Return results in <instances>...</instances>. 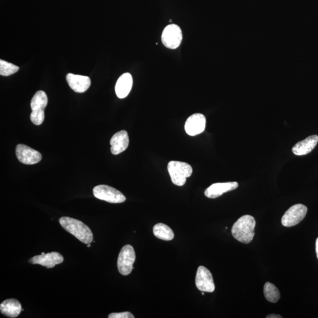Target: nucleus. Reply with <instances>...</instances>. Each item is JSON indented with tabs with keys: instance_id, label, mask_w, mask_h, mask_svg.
Returning a JSON list of instances; mask_svg holds the SVG:
<instances>
[{
	"instance_id": "39448f33",
	"label": "nucleus",
	"mask_w": 318,
	"mask_h": 318,
	"mask_svg": "<svg viewBox=\"0 0 318 318\" xmlns=\"http://www.w3.org/2000/svg\"><path fill=\"white\" fill-rule=\"evenodd\" d=\"M136 254L134 248L127 245L121 249L117 260V268L120 273L128 275L134 269Z\"/></svg>"
},
{
	"instance_id": "a211bd4d",
	"label": "nucleus",
	"mask_w": 318,
	"mask_h": 318,
	"mask_svg": "<svg viewBox=\"0 0 318 318\" xmlns=\"http://www.w3.org/2000/svg\"><path fill=\"white\" fill-rule=\"evenodd\" d=\"M22 311L21 303L16 299H7L0 305L1 313L7 317L16 318L21 313Z\"/></svg>"
},
{
	"instance_id": "5701e85b",
	"label": "nucleus",
	"mask_w": 318,
	"mask_h": 318,
	"mask_svg": "<svg viewBox=\"0 0 318 318\" xmlns=\"http://www.w3.org/2000/svg\"><path fill=\"white\" fill-rule=\"evenodd\" d=\"M267 318H282V317L280 316L279 315H276V314H271L268 315L267 317Z\"/></svg>"
},
{
	"instance_id": "b1692460",
	"label": "nucleus",
	"mask_w": 318,
	"mask_h": 318,
	"mask_svg": "<svg viewBox=\"0 0 318 318\" xmlns=\"http://www.w3.org/2000/svg\"><path fill=\"white\" fill-rule=\"evenodd\" d=\"M316 253H317V258L318 259V238H317L316 241Z\"/></svg>"
},
{
	"instance_id": "f03ea898",
	"label": "nucleus",
	"mask_w": 318,
	"mask_h": 318,
	"mask_svg": "<svg viewBox=\"0 0 318 318\" xmlns=\"http://www.w3.org/2000/svg\"><path fill=\"white\" fill-rule=\"evenodd\" d=\"M255 219L250 215H244L235 223L232 228L234 238L243 244H250L254 238Z\"/></svg>"
},
{
	"instance_id": "ddd939ff",
	"label": "nucleus",
	"mask_w": 318,
	"mask_h": 318,
	"mask_svg": "<svg viewBox=\"0 0 318 318\" xmlns=\"http://www.w3.org/2000/svg\"><path fill=\"white\" fill-rule=\"evenodd\" d=\"M238 186V183L236 182L214 183L205 190L204 195L208 198L215 199L225 193L236 189Z\"/></svg>"
},
{
	"instance_id": "7ed1b4c3",
	"label": "nucleus",
	"mask_w": 318,
	"mask_h": 318,
	"mask_svg": "<svg viewBox=\"0 0 318 318\" xmlns=\"http://www.w3.org/2000/svg\"><path fill=\"white\" fill-rule=\"evenodd\" d=\"M167 169L173 183L179 186H183L186 179L193 173L192 167L189 164L178 161H170Z\"/></svg>"
},
{
	"instance_id": "aec40b11",
	"label": "nucleus",
	"mask_w": 318,
	"mask_h": 318,
	"mask_svg": "<svg viewBox=\"0 0 318 318\" xmlns=\"http://www.w3.org/2000/svg\"><path fill=\"white\" fill-rule=\"evenodd\" d=\"M264 295L269 302L276 303L280 297V292L275 286L270 282L265 283L264 289Z\"/></svg>"
},
{
	"instance_id": "6ab92c4d",
	"label": "nucleus",
	"mask_w": 318,
	"mask_h": 318,
	"mask_svg": "<svg viewBox=\"0 0 318 318\" xmlns=\"http://www.w3.org/2000/svg\"><path fill=\"white\" fill-rule=\"evenodd\" d=\"M153 234L156 238L166 241H172L175 237L171 228L161 223L156 224L153 227Z\"/></svg>"
},
{
	"instance_id": "423d86ee",
	"label": "nucleus",
	"mask_w": 318,
	"mask_h": 318,
	"mask_svg": "<svg viewBox=\"0 0 318 318\" xmlns=\"http://www.w3.org/2000/svg\"><path fill=\"white\" fill-rule=\"evenodd\" d=\"M93 195L100 200L112 204H121L125 202L126 198L122 193L108 185H99L93 189Z\"/></svg>"
},
{
	"instance_id": "f8f14e48",
	"label": "nucleus",
	"mask_w": 318,
	"mask_h": 318,
	"mask_svg": "<svg viewBox=\"0 0 318 318\" xmlns=\"http://www.w3.org/2000/svg\"><path fill=\"white\" fill-rule=\"evenodd\" d=\"M64 261L63 256L59 253L53 252L41 254L33 257L29 262L33 265H40L48 269L54 268L56 265L62 264Z\"/></svg>"
},
{
	"instance_id": "4be33fe9",
	"label": "nucleus",
	"mask_w": 318,
	"mask_h": 318,
	"mask_svg": "<svg viewBox=\"0 0 318 318\" xmlns=\"http://www.w3.org/2000/svg\"><path fill=\"white\" fill-rule=\"evenodd\" d=\"M109 318H134L135 317L131 312H124L120 313H112L110 314Z\"/></svg>"
},
{
	"instance_id": "f257e3e1",
	"label": "nucleus",
	"mask_w": 318,
	"mask_h": 318,
	"mask_svg": "<svg viewBox=\"0 0 318 318\" xmlns=\"http://www.w3.org/2000/svg\"><path fill=\"white\" fill-rule=\"evenodd\" d=\"M59 222L64 229L83 244H89L93 241L91 230L82 222L69 217H62Z\"/></svg>"
},
{
	"instance_id": "393cba45",
	"label": "nucleus",
	"mask_w": 318,
	"mask_h": 318,
	"mask_svg": "<svg viewBox=\"0 0 318 318\" xmlns=\"http://www.w3.org/2000/svg\"><path fill=\"white\" fill-rule=\"evenodd\" d=\"M91 247V245H90V244H88V248H90V247Z\"/></svg>"
},
{
	"instance_id": "1a4fd4ad",
	"label": "nucleus",
	"mask_w": 318,
	"mask_h": 318,
	"mask_svg": "<svg viewBox=\"0 0 318 318\" xmlns=\"http://www.w3.org/2000/svg\"><path fill=\"white\" fill-rule=\"evenodd\" d=\"M195 282L196 287L202 292L213 293L215 290L212 273L203 266H201L198 269Z\"/></svg>"
},
{
	"instance_id": "2eb2a0df",
	"label": "nucleus",
	"mask_w": 318,
	"mask_h": 318,
	"mask_svg": "<svg viewBox=\"0 0 318 318\" xmlns=\"http://www.w3.org/2000/svg\"><path fill=\"white\" fill-rule=\"evenodd\" d=\"M110 143H111L112 154L114 155L120 154L125 151L129 146L128 134L125 131L118 132L113 136Z\"/></svg>"
},
{
	"instance_id": "a878e982",
	"label": "nucleus",
	"mask_w": 318,
	"mask_h": 318,
	"mask_svg": "<svg viewBox=\"0 0 318 318\" xmlns=\"http://www.w3.org/2000/svg\"><path fill=\"white\" fill-rule=\"evenodd\" d=\"M202 295H204V292H203V293H202Z\"/></svg>"
},
{
	"instance_id": "6e6552de",
	"label": "nucleus",
	"mask_w": 318,
	"mask_h": 318,
	"mask_svg": "<svg viewBox=\"0 0 318 318\" xmlns=\"http://www.w3.org/2000/svg\"><path fill=\"white\" fill-rule=\"evenodd\" d=\"M307 211V207L302 204H296L291 206L282 216L281 222L283 226H295L305 218Z\"/></svg>"
},
{
	"instance_id": "0eeeda50",
	"label": "nucleus",
	"mask_w": 318,
	"mask_h": 318,
	"mask_svg": "<svg viewBox=\"0 0 318 318\" xmlns=\"http://www.w3.org/2000/svg\"><path fill=\"white\" fill-rule=\"evenodd\" d=\"M183 39L182 31L176 24L167 25L161 34V42L166 47L176 49L180 46Z\"/></svg>"
},
{
	"instance_id": "4468645a",
	"label": "nucleus",
	"mask_w": 318,
	"mask_h": 318,
	"mask_svg": "<svg viewBox=\"0 0 318 318\" xmlns=\"http://www.w3.org/2000/svg\"><path fill=\"white\" fill-rule=\"evenodd\" d=\"M66 79L70 88L79 93L88 91L91 85V79L88 76L68 73L66 76Z\"/></svg>"
},
{
	"instance_id": "20e7f679",
	"label": "nucleus",
	"mask_w": 318,
	"mask_h": 318,
	"mask_svg": "<svg viewBox=\"0 0 318 318\" xmlns=\"http://www.w3.org/2000/svg\"><path fill=\"white\" fill-rule=\"evenodd\" d=\"M48 103L47 94L43 91H39L34 95L31 101L32 112L30 119L35 125H41L45 120V109Z\"/></svg>"
},
{
	"instance_id": "9d476101",
	"label": "nucleus",
	"mask_w": 318,
	"mask_h": 318,
	"mask_svg": "<svg viewBox=\"0 0 318 318\" xmlns=\"http://www.w3.org/2000/svg\"><path fill=\"white\" fill-rule=\"evenodd\" d=\"M16 153L20 162L25 164L38 163L42 159L41 153L23 144L17 146Z\"/></svg>"
},
{
	"instance_id": "9b49d317",
	"label": "nucleus",
	"mask_w": 318,
	"mask_h": 318,
	"mask_svg": "<svg viewBox=\"0 0 318 318\" xmlns=\"http://www.w3.org/2000/svg\"><path fill=\"white\" fill-rule=\"evenodd\" d=\"M206 120L204 114H196L190 115L185 123L186 134L192 136L202 134L206 127Z\"/></svg>"
},
{
	"instance_id": "dca6fc26",
	"label": "nucleus",
	"mask_w": 318,
	"mask_h": 318,
	"mask_svg": "<svg viewBox=\"0 0 318 318\" xmlns=\"http://www.w3.org/2000/svg\"><path fill=\"white\" fill-rule=\"evenodd\" d=\"M133 86V78L129 73H124L118 78L115 86V91L119 99H124L131 92Z\"/></svg>"
},
{
	"instance_id": "412c9836",
	"label": "nucleus",
	"mask_w": 318,
	"mask_h": 318,
	"mask_svg": "<svg viewBox=\"0 0 318 318\" xmlns=\"http://www.w3.org/2000/svg\"><path fill=\"white\" fill-rule=\"evenodd\" d=\"M18 66L12 63L5 62L4 60H0V74L2 76H9L18 71Z\"/></svg>"
},
{
	"instance_id": "f3484780",
	"label": "nucleus",
	"mask_w": 318,
	"mask_h": 318,
	"mask_svg": "<svg viewBox=\"0 0 318 318\" xmlns=\"http://www.w3.org/2000/svg\"><path fill=\"white\" fill-rule=\"evenodd\" d=\"M318 143V136L312 135L299 141L293 147V152L297 156L308 154L313 150Z\"/></svg>"
}]
</instances>
